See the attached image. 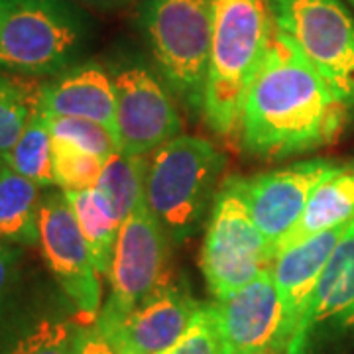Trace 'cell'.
I'll return each instance as SVG.
<instances>
[{
	"label": "cell",
	"mask_w": 354,
	"mask_h": 354,
	"mask_svg": "<svg viewBox=\"0 0 354 354\" xmlns=\"http://www.w3.org/2000/svg\"><path fill=\"white\" fill-rule=\"evenodd\" d=\"M162 354H228L213 305L203 304L185 335Z\"/></svg>",
	"instance_id": "obj_26"
},
{
	"label": "cell",
	"mask_w": 354,
	"mask_h": 354,
	"mask_svg": "<svg viewBox=\"0 0 354 354\" xmlns=\"http://www.w3.org/2000/svg\"><path fill=\"white\" fill-rule=\"evenodd\" d=\"M144 167L146 156L138 158L116 152L109 160H104L97 191L109 203L114 216L120 223L144 199Z\"/></svg>",
	"instance_id": "obj_23"
},
{
	"label": "cell",
	"mask_w": 354,
	"mask_h": 354,
	"mask_svg": "<svg viewBox=\"0 0 354 354\" xmlns=\"http://www.w3.org/2000/svg\"><path fill=\"white\" fill-rule=\"evenodd\" d=\"M38 230V246L55 286L75 307L81 323L93 325L102 309L101 272L64 191L41 197Z\"/></svg>",
	"instance_id": "obj_9"
},
{
	"label": "cell",
	"mask_w": 354,
	"mask_h": 354,
	"mask_svg": "<svg viewBox=\"0 0 354 354\" xmlns=\"http://www.w3.org/2000/svg\"><path fill=\"white\" fill-rule=\"evenodd\" d=\"M87 18L67 0H0V73L53 77L79 62Z\"/></svg>",
	"instance_id": "obj_4"
},
{
	"label": "cell",
	"mask_w": 354,
	"mask_h": 354,
	"mask_svg": "<svg viewBox=\"0 0 354 354\" xmlns=\"http://www.w3.org/2000/svg\"><path fill=\"white\" fill-rule=\"evenodd\" d=\"M346 2H348V4H351V6L354 8V0H346Z\"/></svg>",
	"instance_id": "obj_30"
},
{
	"label": "cell",
	"mask_w": 354,
	"mask_h": 354,
	"mask_svg": "<svg viewBox=\"0 0 354 354\" xmlns=\"http://www.w3.org/2000/svg\"><path fill=\"white\" fill-rule=\"evenodd\" d=\"M113 81L120 152L142 158L183 134V118L169 91L148 69L124 67Z\"/></svg>",
	"instance_id": "obj_11"
},
{
	"label": "cell",
	"mask_w": 354,
	"mask_h": 354,
	"mask_svg": "<svg viewBox=\"0 0 354 354\" xmlns=\"http://www.w3.org/2000/svg\"><path fill=\"white\" fill-rule=\"evenodd\" d=\"M39 87L41 83L36 79L0 73V171L38 109Z\"/></svg>",
	"instance_id": "obj_22"
},
{
	"label": "cell",
	"mask_w": 354,
	"mask_h": 354,
	"mask_svg": "<svg viewBox=\"0 0 354 354\" xmlns=\"http://www.w3.org/2000/svg\"><path fill=\"white\" fill-rule=\"evenodd\" d=\"M142 24L165 83L193 113H203L213 0H146Z\"/></svg>",
	"instance_id": "obj_5"
},
{
	"label": "cell",
	"mask_w": 354,
	"mask_h": 354,
	"mask_svg": "<svg viewBox=\"0 0 354 354\" xmlns=\"http://www.w3.org/2000/svg\"><path fill=\"white\" fill-rule=\"evenodd\" d=\"M354 218V162L335 164L311 193L299 223L281 242L283 248L299 244L319 232L344 225Z\"/></svg>",
	"instance_id": "obj_18"
},
{
	"label": "cell",
	"mask_w": 354,
	"mask_h": 354,
	"mask_svg": "<svg viewBox=\"0 0 354 354\" xmlns=\"http://www.w3.org/2000/svg\"><path fill=\"white\" fill-rule=\"evenodd\" d=\"M104 160L77 148L69 142L53 138V177L62 191H79L97 187Z\"/></svg>",
	"instance_id": "obj_24"
},
{
	"label": "cell",
	"mask_w": 354,
	"mask_h": 354,
	"mask_svg": "<svg viewBox=\"0 0 354 354\" xmlns=\"http://www.w3.org/2000/svg\"><path fill=\"white\" fill-rule=\"evenodd\" d=\"M274 30L272 0H213V41L203 118L223 138H239L248 88Z\"/></svg>",
	"instance_id": "obj_2"
},
{
	"label": "cell",
	"mask_w": 354,
	"mask_h": 354,
	"mask_svg": "<svg viewBox=\"0 0 354 354\" xmlns=\"http://www.w3.org/2000/svg\"><path fill=\"white\" fill-rule=\"evenodd\" d=\"M348 111L274 22L242 109V148L262 160L311 152L341 136Z\"/></svg>",
	"instance_id": "obj_1"
},
{
	"label": "cell",
	"mask_w": 354,
	"mask_h": 354,
	"mask_svg": "<svg viewBox=\"0 0 354 354\" xmlns=\"http://www.w3.org/2000/svg\"><path fill=\"white\" fill-rule=\"evenodd\" d=\"M81 325L57 286L18 283L0 299V354H73Z\"/></svg>",
	"instance_id": "obj_10"
},
{
	"label": "cell",
	"mask_w": 354,
	"mask_h": 354,
	"mask_svg": "<svg viewBox=\"0 0 354 354\" xmlns=\"http://www.w3.org/2000/svg\"><path fill=\"white\" fill-rule=\"evenodd\" d=\"M169 236L146 201L120 223L109 270L111 297L97 319H116L174 281Z\"/></svg>",
	"instance_id": "obj_8"
},
{
	"label": "cell",
	"mask_w": 354,
	"mask_h": 354,
	"mask_svg": "<svg viewBox=\"0 0 354 354\" xmlns=\"http://www.w3.org/2000/svg\"><path fill=\"white\" fill-rule=\"evenodd\" d=\"M79 4H85L91 8H97V10H104V12H111V10H120L128 4H132L134 0H73Z\"/></svg>",
	"instance_id": "obj_29"
},
{
	"label": "cell",
	"mask_w": 354,
	"mask_h": 354,
	"mask_svg": "<svg viewBox=\"0 0 354 354\" xmlns=\"http://www.w3.org/2000/svg\"><path fill=\"white\" fill-rule=\"evenodd\" d=\"M266 354H286V353H266Z\"/></svg>",
	"instance_id": "obj_31"
},
{
	"label": "cell",
	"mask_w": 354,
	"mask_h": 354,
	"mask_svg": "<svg viewBox=\"0 0 354 354\" xmlns=\"http://www.w3.org/2000/svg\"><path fill=\"white\" fill-rule=\"evenodd\" d=\"M64 193L73 209L77 225L93 252L97 270L101 272V276H106L113 262L114 242L118 236L120 221L114 216L113 209L104 201L97 187Z\"/></svg>",
	"instance_id": "obj_20"
},
{
	"label": "cell",
	"mask_w": 354,
	"mask_h": 354,
	"mask_svg": "<svg viewBox=\"0 0 354 354\" xmlns=\"http://www.w3.org/2000/svg\"><path fill=\"white\" fill-rule=\"evenodd\" d=\"M46 120L53 138L69 142L85 152L99 156L102 160H109L113 153L120 152L116 134L95 120L71 118V116H46Z\"/></svg>",
	"instance_id": "obj_25"
},
{
	"label": "cell",
	"mask_w": 354,
	"mask_h": 354,
	"mask_svg": "<svg viewBox=\"0 0 354 354\" xmlns=\"http://www.w3.org/2000/svg\"><path fill=\"white\" fill-rule=\"evenodd\" d=\"M225 156L209 140L181 134L146 156L144 201L171 244L201 228L225 171Z\"/></svg>",
	"instance_id": "obj_3"
},
{
	"label": "cell",
	"mask_w": 354,
	"mask_h": 354,
	"mask_svg": "<svg viewBox=\"0 0 354 354\" xmlns=\"http://www.w3.org/2000/svg\"><path fill=\"white\" fill-rule=\"evenodd\" d=\"M73 354H118L114 351L111 341L101 333V329L93 325H81L77 330Z\"/></svg>",
	"instance_id": "obj_28"
},
{
	"label": "cell",
	"mask_w": 354,
	"mask_h": 354,
	"mask_svg": "<svg viewBox=\"0 0 354 354\" xmlns=\"http://www.w3.org/2000/svg\"><path fill=\"white\" fill-rule=\"evenodd\" d=\"M41 187L4 167L0 171V239L16 246H38Z\"/></svg>",
	"instance_id": "obj_19"
},
{
	"label": "cell",
	"mask_w": 354,
	"mask_h": 354,
	"mask_svg": "<svg viewBox=\"0 0 354 354\" xmlns=\"http://www.w3.org/2000/svg\"><path fill=\"white\" fill-rule=\"evenodd\" d=\"M276 254L268 244L242 197L241 177H228L209 213L201 248V272L215 299L242 290L270 270Z\"/></svg>",
	"instance_id": "obj_6"
},
{
	"label": "cell",
	"mask_w": 354,
	"mask_h": 354,
	"mask_svg": "<svg viewBox=\"0 0 354 354\" xmlns=\"http://www.w3.org/2000/svg\"><path fill=\"white\" fill-rule=\"evenodd\" d=\"M274 22L354 109V16L342 0H272Z\"/></svg>",
	"instance_id": "obj_7"
},
{
	"label": "cell",
	"mask_w": 354,
	"mask_h": 354,
	"mask_svg": "<svg viewBox=\"0 0 354 354\" xmlns=\"http://www.w3.org/2000/svg\"><path fill=\"white\" fill-rule=\"evenodd\" d=\"M321 339H354V218L330 254L286 354H309Z\"/></svg>",
	"instance_id": "obj_15"
},
{
	"label": "cell",
	"mask_w": 354,
	"mask_h": 354,
	"mask_svg": "<svg viewBox=\"0 0 354 354\" xmlns=\"http://www.w3.org/2000/svg\"><path fill=\"white\" fill-rule=\"evenodd\" d=\"M38 111L46 116L95 120L116 134V91L113 75L95 62L75 64L41 83Z\"/></svg>",
	"instance_id": "obj_16"
},
{
	"label": "cell",
	"mask_w": 354,
	"mask_h": 354,
	"mask_svg": "<svg viewBox=\"0 0 354 354\" xmlns=\"http://www.w3.org/2000/svg\"><path fill=\"white\" fill-rule=\"evenodd\" d=\"M348 223L325 230V232H319L315 236L305 239L304 242L293 244L290 248H283L276 256L272 264V276L288 311L291 337L297 329L317 281L321 278L330 254L337 248Z\"/></svg>",
	"instance_id": "obj_17"
},
{
	"label": "cell",
	"mask_w": 354,
	"mask_h": 354,
	"mask_svg": "<svg viewBox=\"0 0 354 354\" xmlns=\"http://www.w3.org/2000/svg\"><path fill=\"white\" fill-rule=\"evenodd\" d=\"M333 165L330 160H307L248 179L241 177L246 207L276 256L281 242L299 223L317 183Z\"/></svg>",
	"instance_id": "obj_13"
},
{
	"label": "cell",
	"mask_w": 354,
	"mask_h": 354,
	"mask_svg": "<svg viewBox=\"0 0 354 354\" xmlns=\"http://www.w3.org/2000/svg\"><path fill=\"white\" fill-rule=\"evenodd\" d=\"M20 246L0 239V299H4L20 283Z\"/></svg>",
	"instance_id": "obj_27"
},
{
	"label": "cell",
	"mask_w": 354,
	"mask_h": 354,
	"mask_svg": "<svg viewBox=\"0 0 354 354\" xmlns=\"http://www.w3.org/2000/svg\"><path fill=\"white\" fill-rule=\"evenodd\" d=\"M201 305L171 281L122 317L97 319L95 325L118 354H162L185 335Z\"/></svg>",
	"instance_id": "obj_14"
},
{
	"label": "cell",
	"mask_w": 354,
	"mask_h": 354,
	"mask_svg": "<svg viewBox=\"0 0 354 354\" xmlns=\"http://www.w3.org/2000/svg\"><path fill=\"white\" fill-rule=\"evenodd\" d=\"M227 342L228 354L286 353L291 341L290 321L272 268L234 291L211 301Z\"/></svg>",
	"instance_id": "obj_12"
},
{
	"label": "cell",
	"mask_w": 354,
	"mask_h": 354,
	"mask_svg": "<svg viewBox=\"0 0 354 354\" xmlns=\"http://www.w3.org/2000/svg\"><path fill=\"white\" fill-rule=\"evenodd\" d=\"M6 167L26 177L39 187L55 185L53 177V136L46 116L36 109L28 120L24 132L6 158Z\"/></svg>",
	"instance_id": "obj_21"
}]
</instances>
